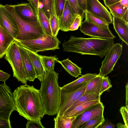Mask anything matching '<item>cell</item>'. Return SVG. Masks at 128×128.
<instances>
[{
	"mask_svg": "<svg viewBox=\"0 0 128 128\" xmlns=\"http://www.w3.org/2000/svg\"><path fill=\"white\" fill-rule=\"evenodd\" d=\"M18 44L26 80L33 82L36 77L32 62L24 47Z\"/></svg>",
	"mask_w": 128,
	"mask_h": 128,
	"instance_id": "2e32d148",
	"label": "cell"
},
{
	"mask_svg": "<svg viewBox=\"0 0 128 128\" xmlns=\"http://www.w3.org/2000/svg\"><path fill=\"white\" fill-rule=\"evenodd\" d=\"M26 126V128H44L41 120H28Z\"/></svg>",
	"mask_w": 128,
	"mask_h": 128,
	"instance_id": "d590c367",
	"label": "cell"
},
{
	"mask_svg": "<svg viewBox=\"0 0 128 128\" xmlns=\"http://www.w3.org/2000/svg\"><path fill=\"white\" fill-rule=\"evenodd\" d=\"M26 50L32 63L36 75V78L40 81L43 78L45 72L39 55L24 47Z\"/></svg>",
	"mask_w": 128,
	"mask_h": 128,
	"instance_id": "ac0fdd59",
	"label": "cell"
},
{
	"mask_svg": "<svg viewBox=\"0 0 128 128\" xmlns=\"http://www.w3.org/2000/svg\"><path fill=\"white\" fill-rule=\"evenodd\" d=\"M115 125L108 119L105 120L102 124L98 128H114Z\"/></svg>",
	"mask_w": 128,
	"mask_h": 128,
	"instance_id": "f35d334b",
	"label": "cell"
},
{
	"mask_svg": "<svg viewBox=\"0 0 128 128\" xmlns=\"http://www.w3.org/2000/svg\"><path fill=\"white\" fill-rule=\"evenodd\" d=\"M16 111L28 120H41L45 111L39 90L24 84L18 87L12 92Z\"/></svg>",
	"mask_w": 128,
	"mask_h": 128,
	"instance_id": "6da1fadb",
	"label": "cell"
},
{
	"mask_svg": "<svg viewBox=\"0 0 128 128\" xmlns=\"http://www.w3.org/2000/svg\"><path fill=\"white\" fill-rule=\"evenodd\" d=\"M101 102L100 100H93L80 104L69 110H66L61 116L62 118L78 116L91 107Z\"/></svg>",
	"mask_w": 128,
	"mask_h": 128,
	"instance_id": "d6986e66",
	"label": "cell"
},
{
	"mask_svg": "<svg viewBox=\"0 0 128 128\" xmlns=\"http://www.w3.org/2000/svg\"><path fill=\"white\" fill-rule=\"evenodd\" d=\"M88 82L76 87L66 88L60 87V103L56 116H61L73 103L84 94Z\"/></svg>",
	"mask_w": 128,
	"mask_h": 128,
	"instance_id": "52a82bcc",
	"label": "cell"
},
{
	"mask_svg": "<svg viewBox=\"0 0 128 128\" xmlns=\"http://www.w3.org/2000/svg\"><path fill=\"white\" fill-rule=\"evenodd\" d=\"M57 62L60 64L64 69L70 74L76 78L81 75L82 68L72 62L68 58Z\"/></svg>",
	"mask_w": 128,
	"mask_h": 128,
	"instance_id": "44dd1931",
	"label": "cell"
},
{
	"mask_svg": "<svg viewBox=\"0 0 128 128\" xmlns=\"http://www.w3.org/2000/svg\"><path fill=\"white\" fill-rule=\"evenodd\" d=\"M10 120L0 118V128H11Z\"/></svg>",
	"mask_w": 128,
	"mask_h": 128,
	"instance_id": "ab89813d",
	"label": "cell"
},
{
	"mask_svg": "<svg viewBox=\"0 0 128 128\" xmlns=\"http://www.w3.org/2000/svg\"><path fill=\"white\" fill-rule=\"evenodd\" d=\"M5 55L4 58L12 68L13 76L22 84H26L27 81L18 44L15 40L10 46Z\"/></svg>",
	"mask_w": 128,
	"mask_h": 128,
	"instance_id": "5b68a950",
	"label": "cell"
},
{
	"mask_svg": "<svg viewBox=\"0 0 128 128\" xmlns=\"http://www.w3.org/2000/svg\"><path fill=\"white\" fill-rule=\"evenodd\" d=\"M41 9L49 19L56 14L54 0H39L38 8Z\"/></svg>",
	"mask_w": 128,
	"mask_h": 128,
	"instance_id": "7402d4cb",
	"label": "cell"
},
{
	"mask_svg": "<svg viewBox=\"0 0 128 128\" xmlns=\"http://www.w3.org/2000/svg\"><path fill=\"white\" fill-rule=\"evenodd\" d=\"M102 77L97 76L92 79L87 83L84 94L93 93L100 95Z\"/></svg>",
	"mask_w": 128,
	"mask_h": 128,
	"instance_id": "cb8c5ba5",
	"label": "cell"
},
{
	"mask_svg": "<svg viewBox=\"0 0 128 128\" xmlns=\"http://www.w3.org/2000/svg\"><path fill=\"white\" fill-rule=\"evenodd\" d=\"M16 41L20 45L36 53L59 49L61 42L56 36L45 34L42 36L35 39Z\"/></svg>",
	"mask_w": 128,
	"mask_h": 128,
	"instance_id": "8992f818",
	"label": "cell"
},
{
	"mask_svg": "<svg viewBox=\"0 0 128 128\" xmlns=\"http://www.w3.org/2000/svg\"></svg>",
	"mask_w": 128,
	"mask_h": 128,
	"instance_id": "681fc988",
	"label": "cell"
},
{
	"mask_svg": "<svg viewBox=\"0 0 128 128\" xmlns=\"http://www.w3.org/2000/svg\"><path fill=\"white\" fill-rule=\"evenodd\" d=\"M10 88L5 82L0 85V118L10 120L13 112L16 110Z\"/></svg>",
	"mask_w": 128,
	"mask_h": 128,
	"instance_id": "ba28073f",
	"label": "cell"
},
{
	"mask_svg": "<svg viewBox=\"0 0 128 128\" xmlns=\"http://www.w3.org/2000/svg\"><path fill=\"white\" fill-rule=\"evenodd\" d=\"M97 76L96 73H87L82 75L75 80L64 85L61 88H66L77 87L84 84Z\"/></svg>",
	"mask_w": 128,
	"mask_h": 128,
	"instance_id": "603a6c76",
	"label": "cell"
},
{
	"mask_svg": "<svg viewBox=\"0 0 128 128\" xmlns=\"http://www.w3.org/2000/svg\"><path fill=\"white\" fill-rule=\"evenodd\" d=\"M119 2L123 6L128 7V0H121Z\"/></svg>",
	"mask_w": 128,
	"mask_h": 128,
	"instance_id": "7dc6e473",
	"label": "cell"
},
{
	"mask_svg": "<svg viewBox=\"0 0 128 128\" xmlns=\"http://www.w3.org/2000/svg\"><path fill=\"white\" fill-rule=\"evenodd\" d=\"M80 8L85 12L86 11L87 0H77Z\"/></svg>",
	"mask_w": 128,
	"mask_h": 128,
	"instance_id": "7bdbcfd3",
	"label": "cell"
},
{
	"mask_svg": "<svg viewBox=\"0 0 128 128\" xmlns=\"http://www.w3.org/2000/svg\"><path fill=\"white\" fill-rule=\"evenodd\" d=\"M128 9L127 10L121 18L128 22Z\"/></svg>",
	"mask_w": 128,
	"mask_h": 128,
	"instance_id": "bcb514c9",
	"label": "cell"
},
{
	"mask_svg": "<svg viewBox=\"0 0 128 128\" xmlns=\"http://www.w3.org/2000/svg\"><path fill=\"white\" fill-rule=\"evenodd\" d=\"M114 39L71 36L62 46L64 52L99 56L102 58L114 44Z\"/></svg>",
	"mask_w": 128,
	"mask_h": 128,
	"instance_id": "7a4b0ae2",
	"label": "cell"
},
{
	"mask_svg": "<svg viewBox=\"0 0 128 128\" xmlns=\"http://www.w3.org/2000/svg\"><path fill=\"white\" fill-rule=\"evenodd\" d=\"M10 76V75L0 70V81L5 82Z\"/></svg>",
	"mask_w": 128,
	"mask_h": 128,
	"instance_id": "60d3db41",
	"label": "cell"
},
{
	"mask_svg": "<svg viewBox=\"0 0 128 128\" xmlns=\"http://www.w3.org/2000/svg\"><path fill=\"white\" fill-rule=\"evenodd\" d=\"M78 116L62 118L56 116L54 118V128H72Z\"/></svg>",
	"mask_w": 128,
	"mask_h": 128,
	"instance_id": "d4e9b609",
	"label": "cell"
},
{
	"mask_svg": "<svg viewBox=\"0 0 128 128\" xmlns=\"http://www.w3.org/2000/svg\"><path fill=\"white\" fill-rule=\"evenodd\" d=\"M116 126L118 128H127L124 124H123L120 122L117 123L116 125Z\"/></svg>",
	"mask_w": 128,
	"mask_h": 128,
	"instance_id": "c3c4849f",
	"label": "cell"
},
{
	"mask_svg": "<svg viewBox=\"0 0 128 128\" xmlns=\"http://www.w3.org/2000/svg\"><path fill=\"white\" fill-rule=\"evenodd\" d=\"M18 15L22 19L33 22L38 21L37 14L29 3H24L12 5Z\"/></svg>",
	"mask_w": 128,
	"mask_h": 128,
	"instance_id": "5bb4252c",
	"label": "cell"
},
{
	"mask_svg": "<svg viewBox=\"0 0 128 128\" xmlns=\"http://www.w3.org/2000/svg\"><path fill=\"white\" fill-rule=\"evenodd\" d=\"M4 6L14 18L18 28V32L15 38L16 40H34L42 36L45 34L38 20L37 22L25 20L18 15L12 5Z\"/></svg>",
	"mask_w": 128,
	"mask_h": 128,
	"instance_id": "277c9868",
	"label": "cell"
},
{
	"mask_svg": "<svg viewBox=\"0 0 128 128\" xmlns=\"http://www.w3.org/2000/svg\"><path fill=\"white\" fill-rule=\"evenodd\" d=\"M38 20L45 34L52 36L50 28L49 19L44 14L42 10L38 8Z\"/></svg>",
	"mask_w": 128,
	"mask_h": 128,
	"instance_id": "4316f807",
	"label": "cell"
},
{
	"mask_svg": "<svg viewBox=\"0 0 128 128\" xmlns=\"http://www.w3.org/2000/svg\"><path fill=\"white\" fill-rule=\"evenodd\" d=\"M121 0H103L105 5L106 7L112 5L119 2Z\"/></svg>",
	"mask_w": 128,
	"mask_h": 128,
	"instance_id": "ee69618b",
	"label": "cell"
},
{
	"mask_svg": "<svg viewBox=\"0 0 128 128\" xmlns=\"http://www.w3.org/2000/svg\"><path fill=\"white\" fill-rule=\"evenodd\" d=\"M126 107L128 109V84L127 83L126 86Z\"/></svg>",
	"mask_w": 128,
	"mask_h": 128,
	"instance_id": "f6af8a7d",
	"label": "cell"
},
{
	"mask_svg": "<svg viewBox=\"0 0 128 128\" xmlns=\"http://www.w3.org/2000/svg\"><path fill=\"white\" fill-rule=\"evenodd\" d=\"M122 49V46L118 43L114 44L110 48L102 62L98 76L102 78L112 72L118 60L120 58Z\"/></svg>",
	"mask_w": 128,
	"mask_h": 128,
	"instance_id": "9c48e42d",
	"label": "cell"
},
{
	"mask_svg": "<svg viewBox=\"0 0 128 128\" xmlns=\"http://www.w3.org/2000/svg\"><path fill=\"white\" fill-rule=\"evenodd\" d=\"M86 11L99 17L109 24L113 23L111 13L98 0H87Z\"/></svg>",
	"mask_w": 128,
	"mask_h": 128,
	"instance_id": "8fae6325",
	"label": "cell"
},
{
	"mask_svg": "<svg viewBox=\"0 0 128 128\" xmlns=\"http://www.w3.org/2000/svg\"><path fill=\"white\" fill-rule=\"evenodd\" d=\"M15 40L14 38L0 25V59L5 55Z\"/></svg>",
	"mask_w": 128,
	"mask_h": 128,
	"instance_id": "ffe728a7",
	"label": "cell"
},
{
	"mask_svg": "<svg viewBox=\"0 0 128 128\" xmlns=\"http://www.w3.org/2000/svg\"><path fill=\"white\" fill-rule=\"evenodd\" d=\"M50 28L52 36H56L60 28L58 19L56 15H53L49 19Z\"/></svg>",
	"mask_w": 128,
	"mask_h": 128,
	"instance_id": "d6a6232c",
	"label": "cell"
},
{
	"mask_svg": "<svg viewBox=\"0 0 128 128\" xmlns=\"http://www.w3.org/2000/svg\"><path fill=\"white\" fill-rule=\"evenodd\" d=\"M82 19L79 16H76L74 22L68 28V30L74 31L77 30L80 26Z\"/></svg>",
	"mask_w": 128,
	"mask_h": 128,
	"instance_id": "8d00e7d4",
	"label": "cell"
},
{
	"mask_svg": "<svg viewBox=\"0 0 128 128\" xmlns=\"http://www.w3.org/2000/svg\"><path fill=\"white\" fill-rule=\"evenodd\" d=\"M104 116L94 117L82 126L80 128H98L105 121Z\"/></svg>",
	"mask_w": 128,
	"mask_h": 128,
	"instance_id": "4dcf8cb0",
	"label": "cell"
},
{
	"mask_svg": "<svg viewBox=\"0 0 128 128\" xmlns=\"http://www.w3.org/2000/svg\"><path fill=\"white\" fill-rule=\"evenodd\" d=\"M76 17L68 0H66L62 14L58 19L60 30L64 32L69 31L68 28Z\"/></svg>",
	"mask_w": 128,
	"mask_h": 128,
	"instance_id": "9a60e30c",
	"label": "cell"
},
{
	"mask_svg": "<svg viewBox=\"0 0 128 128\" xmlns=\"http://www.w3.org/2000/svg\"><path fill=\"white\" fill-rule=\"evenodd\" d=\"M128 109L126 106H123L120 109V113L122 116L124 124L128 128Z\"/></svg>",
	"mask_w": 128,
	"mask_h": 128,
	"instance_id": "74e56055",
	"label": "cell"
},
{
	"mask_svg": "<svg viewBox=\"0 0 128 128\" xmlns=\"http://www.w3.org/2000/svg\"><path fill=\"white\" fill-rule=\"evenodd\" d=\"M113 16L121 18L127 10L128 7L122 6L120 2L107 7Z\"/></svg>",
	"mask_w": 128,
	"mask_h": 128,
	"instance_id": "83f0119b",
	"label": "cell"
},
{
	"mask_svg": "<svg viewBox=\"0 0 128 128\" xmlns=\"http://www.w3.org/2000/svg\"><path fill=\"white\" fill-rule=\"evenodd\" d=\"M41 62L45 71L54 70L55 64L57 62L58 58L55 56H46L39 55Z\"/></svg>",
	"mask_w": 128,
	"mask_h": 128,
	"instance_id": "f546056e",
	"label": "cell"
},
{
	"mask_svg": "<svg viewBox=\"0 0 128 128\" xmlns=\"http://www.w3.org/2000/svg\"><path fill=\"white\" fill-rule=\"evenodd\" d=\"M66 0H54L56 14L58 19L62 15Z\"/></svg>",
	"mask_w": 128,
	"mask_h": 128,
	"instance_id": "836d02e7",
	"label": "cell"
},
{
	"mask_svg": "<svg viewBox=\"0 0 128 128\" xmlns=\"http://www.w3.org/2000/svg\"><path fill=\"white\" fill-rule=\"evenodd\" d=\"M104 108L102 103L101 102L88 108L78 116L72 128H80L93 118L103 116Z\"/></svg>",
	"mask_w": 128,
	"mask_h": 128,
	"instance_id": "7c38bea8",
	"label": "cell"
},
{
	"mask_svg": "<svg viewBox=\"0 0 128 128\" xmlns=\"http://www.w3.org/2000/svg\"><path fill=\"white\" fill-rule=\"evenodd\" d=\"M33 7L36 11L37 15L38 10L39 0H27Z\"/></svg>",
	"mask_w": 128,
	"mask_h": 128,
	"instance_id": "b9f144b4",
	"label": "cell"
},
{
	"mask_svg": "<svg viewBox=\"0 0 128 128\" xmlns=\"http://www.w3.org/2000/svg\"><path fill=\"white\" fill-rule=\"evenodd\" d=\"M100 96L93 93L84 94L76 100L66 110H69L85 102L93 100H100Z\"/></svg>",
	"mask_w": 128,
	"mask_h": 128,
	"instance_id": "484cf974",
	"label": "cell"
},
{
	"mask_svg": "<svg viewBox=\"0 0 128 128\" xmlns=\"http://www.w3.org/2000/svg\"><path fill=\"white\" fill-rule=\"evenodd\" d=\"M58 74L54 70L46 71L40 81L39 90L44 107L45 114L56 115L60 101V87L59 85Z\"/></svg>",
	"mask_w": 128,
	"mask_h": 128,
	"instance_id": "3957f363",
	"label": "cell"
},
{
	"mask_svg": "<svg viewBox=\"0 0 128 128\" xmlns=\"http://www.w3.org/2000/svg\"><path fill=\"white\" fill-rule=\"evenodd\" d=\"M0 25L14 38L18 32L17 24L14 18L4 6L0 4Z\"/></svg>",
	"mask_w": 128,
	"mask_h": 128,
	"instance_id": "4fadbf2b",
	"label": "cell"
},
{
	"mask_svg": "<svg viewBox=\"0 0 128 128\" xmlns=\"http://www.w3.org/2000/svg\"><path fill=\"white\" fill-rule=\"evenodd\" d=\"M111 82V81L108 76H104L102 78L100 92V96L104 92L108 90L112 87Z\"/></svg>",
	"mask_w": 128,
	"mask_h": 128,
	"instance_id": "e575fe53",
	"label": "cell"
},
{
	"mask_svg": "<svg viewBox=\"0 0 128 128\" xmlns=\"http://www.w3.org/2000/svg\"><path fill=\"white\" fill-rule=\"evenodd\" d=\"M84 35L92 38L114 39L116 36L109 28H103L86 20L81 22L80 29Z\"/></svg>",
	"mask_w": 128,
	"mask_h": 128,
	"instance_id": "30bf717a",
	"label": "cell"
},
{
	"mask_svg": "<svg viewBox=\"0 0 128 128\" xmlns=\"http://www.w3.org/2000/svg\"><path fill=\"white\" fill-rule=\"evenodd\" d=\"M71 8L76 16H80L82 19L85 12L80 8L77 0H67Z\"/></svg>",
	"mask_w": 128,
	"mask_h": 128,
	"instance_id": "1f68e13d",
	"label": "cell"
},
{
	"mask_svg": "<svg viewBox=\"0 0 128 128\" xmlns=\"http://www.w3.org/2000/svg\"><path fill=\"white\" fill-rule=\"evenodd\" d=\"M85 20L103 28H108L109 24L99 17L86 11Z\"/></svg>",
	"mask_w": 128,
	"mask_h": 128,
	"instance_id": "f1b7e54d",
	"label": "cell"
},
{
	"mask_svg": "<svg viewBox=\"0 0 128 128\" xmlns=\"http://www.w3.org/2000/svg\"><path fill=\"white\" fill-rule=\"evenodd\" d=\"M112 21L114 28L120 38L128 45V22L121 18L113 16Z\"/></svg>",
	"mask_w": 128,
	"mask_h": 128,
	"instance_id": "e0dca14e",
	"label": "cell"
}]
</instances>
